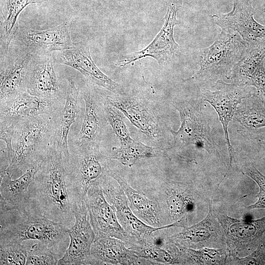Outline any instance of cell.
I'll return each instance as SVG.
<instances>
[{"mask_svg": "<svg viewBox=\"0 0 265 265\" xmlns=\"http://www.w3.org/2000/svg\"><path fill=\"white\" fill-rule=\"evenodd\" d=\"M252 3L248 0H236L232 10L225 14L213 15L214 23L221 29L237 32L249 44L265 37V26L256 21Z\"/></svg>", "mask_w": 265, "mask_h": 265, "instance_id": "19", "label": "cell"}, {"mask_svg": "<svg viewBox=\"0 0 265 265\" xmlns=\"http://www.w3.org/2000/svg\"><path fill=\"white\" fill-rule=\"evenodd\" d=\"M30 209L68 228L75 221L74 201L66 181L63 153L53 144L28 188Z\"/></svg>", "mask_w": 265, "mask_h": 265, "instance_id": "1", "label": "cell"}, {"mask_svg": "<svg viewBox=\"0 0 265 265\" xmlns=\"http://www.w3.org/2000/svg\"><path fill=\"white\" fill-rule=\"evenodd\" d=\"M120 239L102 237L95 238L91 248L93 265H154L140 258Z\"/></svg>", "mask_w": 265, "mask_h": 265, "instance_id": "24", "label": "cell"}, {"mask_svg": "<svg viewBox=\"0 0 265 265\" xmlns=\"http://www.w3.org/2000/svg\"><path fill=\"white\" fill-rule=\"evenodd\" d=\"M159 193V201L157 202L159 206L164 207L169 222L172 223L181 220L187 226V216L193 209L195 203L191 185L181 182H167L163 184Z\"/></svg>", "mask_w": 265, "mask_h": 265, "instance_id": "23", "label": "cell"}, {"mask_svg": "<svg viewBox=\"0 0 265 265\" xmlns=\"http://www.w3.org/2000/svg\"><path fill=\"white\" fill-rule=\"evenodd\" d=\"M258 143L264 153V156H265V139H259Z\"/></svg>", "mask_w": 265, "mask_h": 265, "instance_id": "40", "label": "cell"}, {"mask_svg": "<svg viewBox=\"0 0 265 265\" xmlns=\"http://www.w3.org/2000/svg\"><path fill=\"white\" fill-rule=\"evenodd\" d=\"M242 172L254 181L260 188L259 192L257 195L258 200L255 203L247 207V208L249 210L265 209V176L252 164L244 165Z\"/></svg>", "mask_w": 265, "mask_h": 265, "instance_id": "36", "label": "cell"}, {"mask_svg": "<svg viewBox=\"0 0 265 265\" xmlns=\"http://www.w3.org/2000/svg\"><path fill=\"white\" fill-rule=\"evenodd\" d=\"M248 87L219 80L214 84V90L203 88L200 92L199 99L203 102H208L214 108L223 127L229 157V165L224 178L230 173L235 159L234 150L229 139L228 126L234 117L238 105L243 99L249 97L253 94L248 89Z\"/></svg>", "mask_w": 265, "mask_h": 265, "instance_id": "7", "label": "cell"}, {"mask_svg": "<svg viewBox=\"0 0 265 265\" xmlns=\"http://www.w3.org/2000/svg\"><path fill=\"white\" fill-rule=\"evenodd\" d=\"M245 85L255 87L256 94L265 102V69L264 63L251 76Z\"/></svg>", "mask_w": 265, "mask_h": 265, "instance_id": "37", "label": "cell"}, {"mask_svg": "<svg viewBox=\"0 0 265 265\" xmlns=\"http://www.w3.org/2000/svg\"><path fill=\"white\" fill-rule=\"evenodd\" d=\"M209 212L202 221L184 228L180 232L167 237L165 240L186 248L199 249L210 245L212 242L218 239L224 233L213 214L212 199L209 202Z\"/></svg>", "mask_w": 265, "mask_h": 265, "instance_id": "22", "label": "cell"}, {"mask_svg": "<svg viewBox=\"0 0 265 265\" xmlns=\"http://www.w3.org/2000/svg\"><path fill=\"white\" fill-rule=\"evenodd\" d=\"M110 160L101 152L98 145L74 146L63 161L67 186L74 202L84 200L93 186H102L110 176Z\"/></svg>", "mask_w": 265, "mask_h": 265, "instance_id": "4", "label": "cell"}, {"mask_svg": "<svg viewBox=\"0 0 265 265\" xmlns=\"http://www.w3.org/2000/svg\"><path fill=\"white\" fill-rule=\"evenodd\" d=\"M25 216L26 219L18 223H0V243L36 240L52 249L59 257L63 256L70 242L69 228L30 210Z\"/></svg>", "mask_w": 265, "mask_h": 265, "instance_id": "5", "label": "cell"}, {"mask_svg": "<svg viewBox=\"0 0 265 265\" xmlns=\"http://www.w3.org/2000/svg\"><path fill=\"white\" fill-rule=\"evenodd\" d=\"M215 216L226 237V252L230 260L252 249L265 232V216L249 221L221 213H216Z\"/></svg>", "mask_w": 265, "mask_h": 265, "instance_id": "13", "label": "cell"}, {"mask_svg": "<svg viewBox=\"0 0 265 265\" xmlns=\"http://www.w3.org/2000/svg\"><path fill=\"white\" fill-rule=\"evenodd\" d=\"M254 11L258 20L265 26V0H256Z\"/></svg>", "mask_w": 265, "mask_h": 265, "instance_id": "39", "label": "cell"}, {"mask_svg": "<svg viewBox=\"0 0 265 265\" xmlns=\"http://www.w3.org/2000/svg\"><path fill=\"white\" fill-rule=\"evenodd\" d=\"M15 53L9 50L0 58V103L26 91L27 76L32 55L23 48Z\"/></svg>", "mask_w": 265, "mask_h": 265, "instance_id": "20", "label": "cell"}, {"mask_svg": "<svg viewBox=\"0 0 265 265\" xmlns=\"http://www.w3.org/2000/svg\"><path fill=\"white\" fill-rule=\"evenodd\" d=\"M59 257L52 249L39 241L33 245L31 249L27 251L26 265H57Z\"/></svg>", "mask_w": 265, "mask_h": 265, "instance_id": "34", "label": "cell"}, {"mask_svg": "<svg viewBox=\"0 0 265 265\" xmlns=\"http://www.w3.org/2000/svg\"><path fill=\"white\" fill-rule=\"evenodd\" d=\"M178 9L174 3H170L164 17V25L151 43L142 50L128 54L118 60L116 66L124 67L147 56L154 58L159 64L170 59L179 48L174 37V26L180 24L176 18Z\"/></svg>", "mask_w": 265, "mask_h": 265, "instance_id": "14", "label": "cell"}, {"mask_svg": "<svg viewBox=\"0 0 265 265\" xmlns=\"http://www.w3.org/2000/svg\"><path fill=\"white\" fill-rule=\"evenodd\" d=\"M65 102L49 100L22 92L0 103V123L16 125L23 120L62 109Z\"/></svg>", "mask_w": 265, "mask_h": 265, "instance_id": "18", "label": "cell"}, {"mask_svg": "<svg viewBox=\"0 0 265 265\" xmlns=\"http://www.w3.org/2000/svg\"><path fill=\"white\" fill-rule=\"evenodd\" d=\"M103 102L107 121L121 144L131 141L133 139L131 137L124 122L122 113L115 107L106 103L104 100Z\"/></svg>", "mask_w": 265, "mask_h": 265, "instance_id": "33", "label": "cell"}, {"mask_svg": "<svg viewBox=\"0 0 265 265\" xmlns=\"http://www.w3.org/2000/svg\"><path fill=\"white\" fill-rule=\"evenodd\" d=\"M27 254L22 243L0 244V265H26Z\"/></svg>", "mask_w": 265, "mask_h": 265, "instance_id": "35", "label": "cell"}, {"mask_svg": "<svg viewBox=\"0 0 265 265\" xmlns=\"http://www.w3.org/2000/svg\"><path fill=\"white\" fill-rule=\"evenodd\" d=\"M165 0V1H167L168 0Z\"/></svg>", "mask_w": 265, "mask_h": 265, "instance_id": "41", "label": "cell"}, {"mask_svg": "<svg viewBox=\"0 0 265 265\" xmlns=\"http://www.w3.org/2000/svg\"><path fill=\"white\" fill-rule=\"evenodd\" d=\"M249 44L236 31L222 29L214 43L199 52V69L186 80L199 85L214 84L228 77L234 66L240 60Z\"/></svg>", "mask_w": 265, "mask_h": 265, "instance_id": "3", "label": "cell"}, {"mask_svg": "<svg viewBox=\"0 0 265 265\" xmlns=\"http://www.w3.org/2000/svg\"><path fill=\"white\" fill-rule=\"evenodd\" d=\"M109 176L114 179L124 191L134 213L148 225L160 227L163 216L158 203L152 200L141 192L132 188L119 173L110 169Z\"/></svg>", "mask_w": 265, "mask_h": 265, "instance_id": "25", "label": "cell"}, {"mask_svg": "<svg viewBox=\"0 0 265 265\" xmlns=\"http://www.w3.org/2000/svg\"><path fill=\"white\" fill-rule=\"evenodd\" d=\"M234 117L244 127L255 130L265 127V102L255 92L238 105Z\"/></svg>", "mask_w": 265, "mask_h": 265, "instance_id": "31", "label": "cell"}, {"mask_svg": "<svg viewBox=\"0 0 265 265\" xmlns=\"http://www.w3.org/2000/svg\"><path fill=\"white\" fill-rule=\"evenodd\" d=\"M41 165L32 166L18 178L12 179L6 173L0 180V214L14 210L25 216L29 210L28 188Z\"/></svg>", "mask_w": 265, "mask_h": 265, "instance_id": "21", "label": "cell"}, {"mask_svg": "<svg viewBox=\"0 0 265 265\" xmlns=\"http://www.w3.org/2000/svg\"><path fill=\"white\" fill-rule=\"evenodd\" d=\"M74 212L75 221L68 229L69 244L57 265H93L91 248L96 236L88 220L84 199L75 202Z\"/></svg>", "mask_w": 265, "mask_h": 265, "instance_id": "11", "label": "cell"}, {"mask_svg": "<svg viewBox=\"0 0 265 265\" xmlns=\"http://www.w3.org/2000/svg\"><path fill=\"white\" fill-rule=\"evenodd\" d=\"M80 93L84 101L85 111L74 146L99 145L107 121L102 95L90 82L84 86Z\"/></svg>", "mask_w": 265, "mask_h": 265, "instance_id": "17", "label": "cell"}, {"mask_svg": "<svg viewBox=\"0 0 265 265\" xmlns=\"http://www.w3.org/2000/svg\"><path fill=\"white\" fill-rule=\"evenodd\" d=\"M154 239L143 244L135 245L130 248L138 257L148 260L154 265H175L174 259L169 250L164 244L157 243Z\"/></svg>", "mask_w": 265, "mask_h": 265, "instance_id": "32", "label": "cell"}, {"mask_svg": "<svg viewBox=\"0 0 265 265\" xmlns=\"http://www.w3.org/2000/svg\"><path fill=\"white\" fill-rule=\"evenodd\" d=\"M48 0H5L4 11L0 19V58L8 53L10 45L20 27L18 17L28 4Z\"/></svg>", "mask_w": 265, "mask_h": 265, "instance_id": "28", "label": "cell"}, {"mask_svg": "<svg viewBox=\"0 0 265 265\" xmlns=\"http://www.w3.org/2000/svg\"><path fill=\"white\" fill-rule=\"evenodd\" d=\"M231 264L256 265L265 264V243L260 244L250 255L243 258L237 257L232 260Z\"/></svg>", "mask_w": 265, "mask_h": 265, "instance_id": "38", "label": "cell"}, {"mask_svg": "<svg viewBox=\"0 0 265 265\" xmlns=\"http://www.w3.org/2000/svg\"><path fill=\"white\" fill-rule=\"evenodd\" d=\"M166 248L175 260V265H225L227 255L224 248H186L167 242Z\"/></svg>", "mask_w": 265, "mask_h": 265, "instance_id": "27", "label": "cell"}, {"mask_svg": "<svg viewBox=\"0 0 265 265\" xmlns=\"http://www.w3.org/2000/svg\"><path fill=\"white\" fill-rule=\"evenodd\" d=\"M14 40L33 56L51 55L54 52L69 49L74 45L71 39L70 21L43 30L20 26Z\"/></svg>", "mask_w": 265, "mask_h": 265, "instance_id": "10", "label": "cell"}, {"mask_svg": "<svg viewBox=\"0 0 265 265\" xmlns=\"http://www.w3.org/2000/svg\"><path fill=\"white\" fill-rule=\"evenodd\" d=\"M61 110L39 115L17 124L12 141L14 156L6 173L15 179L32 166L42 164L53 144Z\"/></svg>", "mask_w": 265, "mask_h": 265, "instance_id": "2", "label": "cell"}, {"mask_svg": "<svg viewBox=\"0 0 265 265\" xmlns=\"http://www.w3.org/2000/svg\"><path fill=\"white\" fill-rule=\"evenodd\" d=\"M111 178L110 176L108 177L102 184L104 194L107 201L114 207L120 224L135 240L136 245H141L151 241L154 238L155 232L177 227L175 222L160 227L152 226L145 223L132 212L124 191L118 183Z\"/></svg>", "mask_w": 265, "mask_h": 265, "instance_id": "8", "label": "cell"}, {"mask_svg": "<svg viewBox=\"0 0 265 265\" xmlns=\"http://www.w3.org/2000/svg\"><path fill=\"white\" fill-rule=\"evenodd\" d=\"M67 82L66 100L60 113L53 141L56 148L63 153V158H67L70 155L68 136L70 128L77 118L80 95L79 90L73 78H68Z\"/></svg>", "mask_w": 265, "mask_h": 265, "instance_id": "26", "label": "cell"}, {"mask_svg": "<svg viewBox=\"0 0 265 265\" xmlns=\"http://www.w3.org/2000/svg\"><path fill=\"white\" fill-rule=\"evenodd\" d=\"M53 57L56 63L77 70L92 84L117 95H126L122 85L104 74L95 64L87 42L74 43L72 48L57 52Z\"/></svg>", "mask_w": 265, "mask_h": 265, "instance_id": "12", "label": "cell"}, {"mask_svg": "<svg viewBox=\"0 0 265 265\" xmlns=\"http://www.w3.org/2000/svg\"><path fill=\"white\" fill-rule=\"evenodd\" d=\"M89 221L95 238L110 237L121 239L130 247L137 244L120 224L114 207L106 199L102 185L89 188L84 198Z\"/></svg>", "mask_w": 265, "mask_h": 265, "instance_id": "9", "label": "cell"}, {"mask_svg": "<svg viewBox=\"0 0 265 265\" xmlns=\"http://www.w3.org/2000/svg\"><path fill=\"white\" fill-rule=\"evenodd\" d=\"M265 58V37L257 42L249 44L240 60L234 66L228 79L232 82L245 85L247 80Z\"/></svg>", "mask_w": 265, "mask_h": 265, "instance_id": "29", "label": "cell"}, {"mask_svg": "<svg viewBox=\"0 0 265 265\" xmlns=\"http://www.w3.org/2000/svg\"><path fill=\"white\" fill-rule=\"evenodd\" d=\"M203 103L199 99L194 102L174 103L181 123L178 131L170 130L174 138V146L194 145L205 150L209 154H218L217 145L202 111Z\"/></svg>", "mask_w": 265, "mask_h": 265, "instance_id": "6", "label": "cell"}, {"mask_svg": "<svg viewBox=\"0 0 265 265\" xmlns=\"http://www.w3.org/2000/svg\"><path fill=\"white\" fill-rule=\"evenodd\" d=\"M101 94L106 103L120 110L141 132L159 142L162 134L159 121L142 99L127 95Z\"/></svg>", "mask_w": 265, "mask_h": 265, "instance_id": "15", "label": "cell"}, {"mask_svg": "<svg viewBox=\"0 0 265 265\" xmlns=\"http://www.w3.org/2000/svg\"><path fill=\"white\" fill-rule=\"evenodd\" d=\"M165 156V152L162 149L149 146L132 139L128 143L121 144L119 147H113L108 156L111 160L115 159L124 165L132 166L141 159Z\"/></svg>", "mask_w": 265, "mask_h": 265, "instance_id": "30", "label": "cell"}, {"mask_svg": "<svg viewBox=\"0 0 265 265\" xmlns=\"http://www.w3.org/2000/svg\"><path fill=\"white\" fill-rule=\"evenodd\" d=\"M52 54L33 56L29 67L26 91L36 96L65 102L67 91L63 89L54 69Z\"/></svg>", "mask_w": 265, "mask_h": 265, "instance_id": "16", "label": "cell"}]
</instances>
